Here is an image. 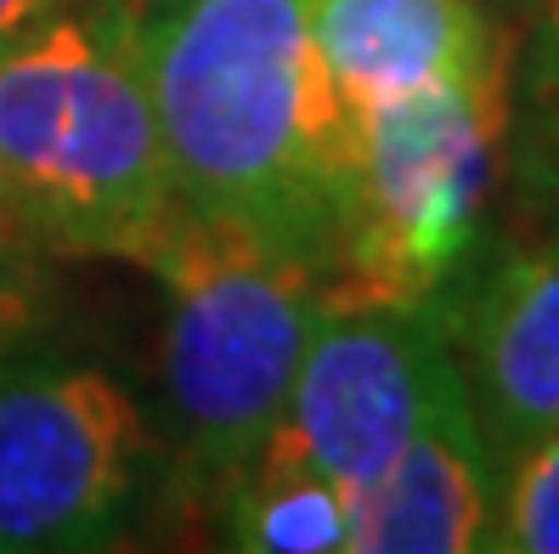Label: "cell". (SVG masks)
<instances>
[{
    "label": "cell",
    "mask_w": 559,
    "mask_h": 554,
    "mask_svg": "<svg viewBox=\"0 0 559 554\" xmlns=\"http://www.w3.org/2000/svg\"><path fill=\"white\" fill-rule=\"evenodd\" d=\"M311 0H192L147 28L170 210L226 221L322 272L350 148L311 51Z\"/></svg>",
    "instance_id": "1"
},
{
    "label": "cell",
    "mask_w": 559,
    "mask_h": 554,
    "mask_svg": "<svg viewBox=\"0 0 559 554\" xmlns=\"http://www.w3.org/2000/svg\"><path fill=\"white\" fill-rule=\"evenodd\" d=\"M0 215L40 260H136L170 221L147 35L62 0L0 40Z\"/></svg>",
    "instance_id": "2"
},
{
    "label": "cell",
    "mask_w": 559,
    "mask_h": 554,
    "mask_svg": "<svg viewBox=\"0 0 559 554\" xmlns=\"http://www.w3.org/2000/svg\"><path fill=\"white\" fill-rule=\"evenodd\" d=\"M142 267L164 288V498L221 520L288 408L322 272L243 226L176 210Z\"/></svg>",
    "instance_id": "3"
},
{
    "label": "cell",
    "mask_w": 559,
    "mask_h": 554,
    "mask_svg": "<svg viewBox=\"0 0 559 554\" xmlns=\"http://www.w3.org/2000/svg\"><path fill=\"white\" fill-rule=\"evenodd\" d=\"M514 62L430 85L356 130L322 306H436L469 272L509 158Z\"/></svg>",
    "instance_id": "4"
},
{
    "label": "cell",
    "mask_w": 559,
    "mask_h": 554,
    "mask_svg": "<svg viewBox=\"0 0 559 554\" xmlns=\"http://www.w3.org/2000/svg\"><path fill=\"white\" fill-rule=\"evenodd\" d=\"M158 470L164 436L108 363L40 329L0 363V554L119 543Z\"/></svg>",
    "instance_id": "5"
},
{
    "label": "cell",
    "mask_w": 559,
    "mask_h": 554,
    "mask_svg": "<svg viewBox=\"0 0 559 554\" xmlns=\"http://www.w3.org/2000/svg\"><path fill=\"white\" fill-rule=\"evenodd\" d=\"M447 368V300L322 306L288 408L260 452L317 470L356 509V498L396 464V452L418 431Z\"/></svg>",
    "instance_id": "6"
},
{
    "label": "cell",
    "mask_w": 559,
    "mask_h": 554,
    "mask_svg": "<svg viewBox=\"0 0 559 554\" xmlns=\"http://www.w3.org/2000/svg\"><path fill=\"white\" fill-rule=\"evenodd\" d=\"M447 340L491 459L559 431V210L491 255Z\"/></svg>",
    "instance_id": "7"
},
{
    "label": "cell",
    "mask_w": 559,
    "mask_h": 554,
    "mask_svg": "<svg viewBox=\"0 0 559 554\" xmlns=\"http://www.w3.org/2000/svg\"><path fill=\"white\" fill-rule=\"evenodd\" d=\"M311 51L345 148L379 108L514 62L486 0H311Z\"/></svg>",
    "instance_id": "8"
},
{
    "label": "cell",
    "mask_w": 559,
    "mask_h": 554,
    "mask_svg": "<svg viewBox=\"0 0 559 554\" xmlns=\"http://www.w3.org/2000/svg\"><path fill=\"white\" fill-rule=\"evenodd\" d=\"M491 515L498 459L452 356L396 464L356 498L345 554H475L491 549Z\"/></svg>",
    "instance_id": "9"
},
{
    "label": "cell",
    "mask_w": 559,
    "mask_h": 554,
    "mask_svg": "<svg viewBox=\"0 0 559 554\" xmlns=\"http://www.w3.org/2000/svg\"><path fill=\"white\" fill-rule=\"evenodd\" d=\"M215 527L221 543L249 554H345L350 498L317 470L260 452L233 486Z\"/></svg>",
    "instance_id": "10"
},
{
    "label": "cell",
    "mask_w": 559,
    "mask_h": 554,
    "mask_svg": "<svg viewBox=\"0 0 559 554\" xmlns=\"http://www.w3.org/2000/svg\"><path fill=\"white\" fill-rule=\"evenodd\" d=\"M491 549L503 554H559V431L525 441L498 464V515Z\"/></svg>",
    "instance_id": "11"
},
{
    "label": "cell",
    "mask_w": 559,
    "mask_h": 554,
    "mask_svg": "<svg viewBox=\"0 0 559 554\" xmlns=\"http://www.w3.org/2000/svg\"><path fill=\"white\" fill-rule=\"evenodd\" d=\"M514 103H520L509 119L514 170L543 210H559V85L525 91V96L514 91Z\"/></svg>",
    "instance_id": "12"
},
{
    "label": "cell",
    "mask_w": 559,
    "mask_h": 554,
    "mask_svg": "<svg viewBox=\"0 0 559 554\" xmlns=\"http://www.w3.org/2000/svg\"><path fill=\"white\" fill-rule=\"evenodd\" d=\"M520 46H514V91L559 85V0H514Z\"/></svg>",
    "instance_id": "13"
},
{
    "label": "cell",
    "mask_w": 559,
    "mask_h": 554,
    "mask_svg": "<svg viewBox=\"0 0 559 554\" xmlns=\"http://www.w3.org/2000/svg\"><path fill=\"white\" fill-rule=\"evenodd\" d=\"M35 329H46V267L28 260L12 278H0V363Z\"/></svg>",
    "instance_id": "14"
},
{
    "label": "cell",
    "mask_w": 559,
    "mask_h": 554,
    "mask_svg": "<svg viewBox=\"0 0 559 554\" xmlns=\"http://www.w3.org/2000/svg\"><path fill=\"white\" fill-rule=\"evenodd\" d=\"M51 7H62V0H0V40L17 35L23 23H35V17L51 12Z\"/></svg>",
    "instance_id": "15"
},
{
    "label": "cell",
    "mask_w": 559,
    "mask_h": 554,
    "mask_svg": "<svg viewBox=\"0 0 559 554\" xmlns=\"http://www.w3.org/2000/svg\"><path fill=\"white\" fill-rule=\"evenodd\" d=\"M28 260H40V255L17 238V226H12L7 215H0V278H12L17 267H28Z\"/></svg>",
    "instance_id": "16"
},
{
    "label": "cell",
    "mask_w": 559,
    "mask_h": 554,
    "mask_svg": "<svg viewBox=\"0 0 559 554\" xmlns=\"http://www.w3.org/2000/svg\"><path fill=\"white\" fill-rule=\"evenodd\" d=\"M124 7H130V17L142 23V35H147V28H158L164 17H170V12L192 7V0H124Z\"/></svg>",
    "instance_id": "17"
},
{
    "label": "cell",
    "mask_w": 559,
    "mask_h": 554,
    "mask_svg": "<svg viewBox=\"0 0 559 554\" xmlns=\"http://www.w3.org/2000/svg\"><path fill=\"white\" fill-rule=\"evenodd\" d=\"M486 7H498V0H486Z\"/></svg>",
    "instance_id": "18"
}]
</instances>
